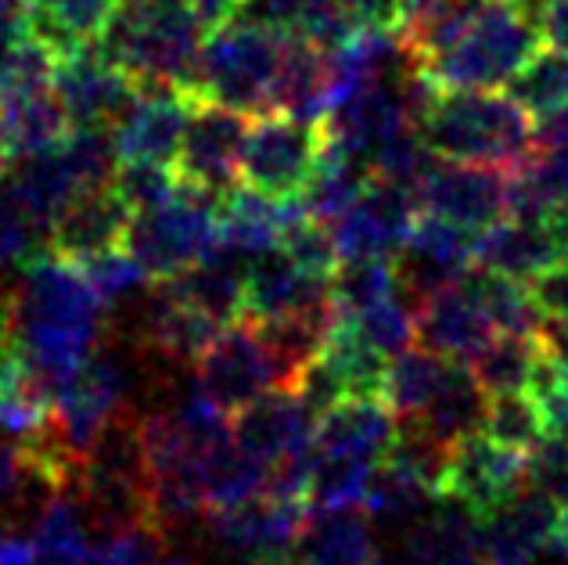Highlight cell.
<instances>
[{
	"mask_svg": "<svg viewBox=\"0 0 568 565\" xmlns=\"http://www.w3.org/2000/svg\"><path fill=\"white\" fill-rule=\"evenodd\" d=\"M544 43L540 22L511 0H489L478 19L450 48L422 62V72L436 91H500Z\"/></svg>",
	"mask_w": 568,
	"mask_h": 565,
	"instance_id": "cell-4",
	"label": "cell"
},
{
	"mask_svg": "<svg viewBox=\"0 0 568 565\" xmlns=\"http://www.w3.org/2000/svg\"><path fill=\"white\" fill-rule=\"evenodd\" d=\"M417 210L478 234L511 213V173L475 167V162L436 159V167L417 188Z\"/></svg>",
	"mask_w": 568,
	"mask_h": 565,
	"instance_id": "cell-12",
	"label": "cell"
},
{
	"mask_svg": "<svg viewBox=\"0 0 568 565\" xmlns=\"http://www.w3.org/2000/svg\"><path fill=\"white\" fill-rule=\"evenodd\" d=\"M194 101L199 98L191 91H176V87H141L138 98L130 101V109L109 130L119 162H162V167H173Z\"/></svg>",
	"mask_w": 568,
	"mask_h": 565,
	"instance_id": "cell-15",
	"label": "cell"
},
{
	"mask_svg": "<svg viewBox=\"0 0 568 565\" xmlns=\"http://www.w3.org/2000/svg\"><path fill=\"white\" fill-rule=\"evenodd\" d=\"M529 292L544 317L568 321V260H558L555 266H547L544 274H536L529 281Z\"/></svg>",
	"mask_w": 568,
	"mask_h": 565,
	"instance_id": "cell-52",
	"label": "cell"
},
{
	"mask_svg": "<svg viewBox=\"0 0 568 565\" xmlns=\"http://www.w3.org/2000/svg\"><path fill=\"white\" fill-rule=\"evenodd\" d=\"M310 512H313L310 504L260 494L242 504H231V508H205V523L209 533L220 544H227L231 552L271 555V552H284L298 537Z\"/></svg>",
	"mask_w": 568,
	"mask_h": 565,
	"instance_id": "cell-21",
	"label": "cell"
},
{
	"mask_svg": "<svg viewBox=\"0 0 568 565\" xmlns=\"http://www.w3.org/2000/svg\"><path fill=\"white\" fill-rule=\"evenodd\" d=\"M558 436H565V440H568V418H565V422L558 425Z\"/></svg>",
	"mask_w": 568,
	"mask_h": 565,
	"instance_id": "cell-58",
	"label": "cell"
},
{
	"mask_svg": "<svg viewBox=\"0 0 568 565\" xmlns=\"http://www.w3.org/2000/svg\"><path fill=\"white\" fill-rule=\"evenodd\" d=\"M568 210V144H536L511 170V213L547 220Z\"/></svg>",
	"mask_w": 568,
	"mask_h": 565,
	"instance_id": "cell-34",
	"label": "cell"
},
{
	"mask_svg": "<svg viewBox=\"0 0 568 565\" xmlns=\"http://www.w3.org/2000/svg\"><path fill=\"white\" fill-rule=\"evenodd\" d=\"M0 184L19 202V210L43 231V238H48V228L58 220V213H62L80 191H87L80 184L77 170H72L62 141L51 148H40V152L14 155L8 162V170L0 173Z\"/></svg>",
	"mask_w": 568,
	"mask_h": 565,
	"instance_id": "cell-23",
	"label": "cell"
},
{
	"mask_svg": "<svg viewBox=\"0 0 568 565\" xmlns=\"http://www.w3.org/2000/svg\"><path fill=\"white\" fill-rule=\"evenodd\" d=\"M248 119L252 115L216 105V101H205V98L194 101L187 130L173 159L176 181L213 191V195L227 191L237 181V173H242V148L248 133Z\"/></svg>",
	"mask_w": 568,
	"mask_h": 565,
	"instance_id": "cell-11",
	"label": "cell"
},
{
	"mask_svg": "<svg viewBox=\"0 0 568 565\" xmlns=\"http://www.w3.org/2000/svg\"><path fill=\"white\" fill-rule=\"evenodd\" d=\"M529 486V454L504 447L483 428L450 443L439 480V501H457L483 523L504 501Z\"/></svg>",
	"mask_w": 568,
	"mask_h": 565,
	"instance_id": "cell-8",
	"label": "cell"
},
{
	"mask_svg": "<svg viewBox=\"0 0 568 565\" xmlns=\"http://www.w3.org/2000/svg\"><path fill=\"white\" fill-rule=\"evenodd\" d=\"M417 130L439 159L507 173L521 167L536 148L532 115L507 91H436L417 115Z\"/></svg>",
	"mask_w": 568,
	"mask_h": 565,
	"instance_id": "cell-2",
	"label": "cell"
},
{
	"mask_svg": "<svg viewBox=\"0 0 568 565\" xmlns=\"http://www.w3.org/2000/svg\"><path fill=\"white\" fill-rule=\"evenodd\" d=\"M205 26L187 0H119L115 14L94 40L138 87L191 91ZM199 98V94H194Z\"/></svg>",
	"mask_w": 568,
	"mask_h": 565,
	"instance_id": "cell-3",
	"label": "cell"
},
{
	"mask_svg": "<svg viewBox=\"0 0 568 565\" xmlns=\"http://www.w3.org/2000/svg\"><path fill=\"white\" fill-rule=\"evenodd\" d=\"M112 188L130 205V213H141L166 202L181 188V181H176L173 167H162V162H119Z\"/></svg>",
	"mask_w": 568,
	"mask_h": 565,
	"instance_id": "cell-49",
	"label": "cell"
},
{
	"mask_svg": "<svg viewBox=\"0 0 568 565\" xmlns=\"http://www.w3.org/2000/svg\"><path fill=\"white\" fill-rule=\"evenodd\" d=\"M29 11H33V0H0V37L26 33Z\"/></svg>",
	"mask_w": 568,
	"mask_h": 565,
	"instance_id": "cell-56",
	"label": "cell"
},
{
	"mask_svg": "<svg viewBox=\"0 0 568 565\" xmlns=\"http://www.w3.org/2000/svg\"><path fill=\"white\" fill-rule=\"evenodd\" d=\"M0 342H4V314H0Z\"/></svg>",
	"mask_w": 568,
	"mask_h": 565,
	"instance_id": "cell-59",
	"label": "cell"
},
{
	"mask_svg": "<svg viewBox=\"0 0 568 565\" xmlns=\"http://www.w3.org/2000/svg\"><path fill=\"white\" fill-rule=\"evenodd\" d=\"M540 33L547 43L568 51V0H544L540 11Z\"/></svg>",
	"mask_w": 568,
	"mask_h": 565,
	"instance_id": "cell-53",
	"label": "cell"
},
{
	"mask_svg": "<svg viewBox=\"0 0 568 565\" xmlns=\"http://www.w3.org/2000/svg\"><path fill=\"white\" fill-rule=\"evenodd\" d=\"M417 216V199L407 188L371 176L364 195L346 213L332 220V238L338 263L349 260H396V252L407 242Z\"/></svg>",
	"mask_w": 568,
	"mask_h": 565,
	"instance_id": "cell-13",
	"label": "cell"
},
{
	"mask_svg": "<svg viewBox=\"0 0 568 565\" xmlns=\"http://www.w3.org/2000/svg\"><path fill=\"white\" fill-rule=\"evenodd\" d=\"M194 371H199V382L194 385H199L223 414L242 411L248 400L274 390V385H284L277 361L271 356V350H266V342L260 339L252 321L223 324L216 339L205 346V353L194 361Z\"/></svg>",
	"mask_w": 568,
	"mask_h": 565,
	"instance_id": "cell-9",
	"label": "cell"
},
{
	"mask_svg": "<svg viewBox=\"0 0 568 565\" xmlns=\"http://www.w3.org/2000/svg\"><path fill=\"white\" fill-rule=\"evenodd\" d=\"M388 295H399L393 260H349L332 271V303L338 314H361Z\"/></svg>",
	"mask_w": 568,
	"mask_h": 565,
	"instance_id": "cell-45",
	"label": "cell"
},
{
	"mask_svg": "<svg viewBox=\"0 0 568 565\" xmlns=\"http://www.w3.org/2000/svg\"><path fill=\"white\" fill-rule=\"evenodd\" d=\"M295 210H298V195L277 199L252 184H231L216 199L220 245L242 252V256H256V252L274 249Z\"/></svg>",
	"mask_w": 568,
	"mask_h": 565,
	"instance_id": "cell-26",
	"label": "cell"
},
{
	"mask_svg": "<svg viewBox=\"0 0 568 565\" xmlns=\"http://www.w3.org/2000/svg\"><path fill=\"white\" fill-rule=\"evenodd\" d=\"M558 260L561 256H558L555 234H550L547 220L507 213L497 224H489L486 231L475 234V266H483V271H493V274L532 281Z\"/></svg>",
	"mask_w": 568,
	"mask_h": 565,
	"instance_id": "cell-27",
	"label": "cell"
},
{
	"mask_svg": "<svg viewBox=\"0 0 568 565\" xmlns=\"http://www.w3.org/2000/svg\"><path fill=\"white\" fill-rule=\"evenodd\" d=\"M468 285L478 295V303H483L493 332H540L544 314H540V306L532 303V292L526 289V281L493 274V271H483V266L475 271L471 266Z\"/></svg>",
	"mask_w": 568,
	"mask_h": 565,
	"instance_id": "cell-43",
	"label": "cell"
},
{
	"mask_svg": "<svg viewBox=\"0 0 568 565\" xmlns=\"http://www.w3.org/2000/svg\"><path fill=\"white\" fill-rule=\"evenodd\" d=\"M335 101V62L332 51L321 43L288 37L274 77L271 112H288L310 123H324Z\"/></svg>",
	"mask_w": 568,
	"mask_h": 565,
	"instance_id": "cell-25",
	"label": "cell"
},
{
	"mask_svg": "<svg viewBox=\"0 0 568 565\" xmlns=\"http://www.w3.org/2000/svg\"><path fill=\"white\" fill-rule=\"evenodd\" d=\"M529 486L547 494L565 512L568 508V440L550 433L529 451Z\"/></svg>",
	"mask_w": 568,
	"mask_h": 565,
	"instance_id": "cell-51",
	"label": "cell"
},
{
	"mask_svg": "<svg viewBox=\"0 0 568 565\" xmlns=\"http://www.w3.org/2000/svg\"><path fill=\"white\" fill-rule=\"evenodd\" d=\"M507 94L532 115V123L568 112V51L555 48V43H547V48L540 43L529 54V62L507 80Z\"/></svg>",
	"mask_w": 568,
	"mask_h": 565,
	"instance_id": "cell-40",
	"label": "cell"
},
{
	"mask_svg": "<svg viewBox=\"0 0 568 565\" xmlns=\"http://www.w3.org/2000/svg\"><path fill=\"white\" fill-rule=\"evenodd\" d=\"M119 0H33L29 11V33H33L54 58L94 43L109 19L115 14Z\"/></svg>",
	"mask_w": 568,
	"mask_h": 565,
	"instance_id": "cell-33",
	"label": "cell"
},
{
	"mask_svg": "<svg viewBox=\"0 0 568 565\" xmlns=\"http://www.w3.org/2000/svg\"><path fill=\"white\" fill-rule=\"evenodd\" d=\"M11 162V144H8V133H4V123H0V173L8 170Z\"/></svg>",
	"mask_w": 568,
	"mask_h": 565,
	"instance_id": "cell-57",
	"label": "cell"
},
{
	"mask_svg": "<svg viewBox=\"0 0 568 565\" xmlns=\"http://www.w3.org/2000/svg\"><path fill=\"white\" fill-rule=\"evenodd\" d=\"M332 306V278L303 271L277 245L248 256L245 271V321H266L295 310Z\"/></svg>",
	"mask_w": 568,
	"mask_h": 565,
	"instance_id": "cell-20",
	"label": "cell"
},
{
	"mask_svg": "<svg viewBox=\"0 0 568 565\" xmlns=\"http://www.w3.org/2000/svg\"><path fill=\"white\" fill-rule=\"evenodd\" d=\"M349 317L356 324V332L385 356H396L407 346H414V306L399 303V295H388V300L361 310V314H349Z\"/></svg>",
	"mask_w": 568,
	"mask_h": 565,
	"instance_id": "cell-47",
	"label": "cell"
},
{
	"mask_svg": "<svg viewBox=\"0 0 568 565\" xmlns=\"http://www.w3.org/2000/svg\"><path fill=\"white\" fill-rule=\"evenodd\" d=\"M126 390H130L126 367L112 361L109 353H91L77 367V375L54 393V407H51L54 425L62 428L65 443L80 457L94 443L98 428L109 422V414L115 407H123Z\"/></svg>",
	"mask_w": 568,
	"mask_h": 565,
	"instance_id": "cell-16",
	"label": "cell"
},
{
	"mask_svg": "<svg viewBox=\"0 0 568 565\" xmlns=\"http://www.w3.org/2000/svg\"><path fill=\"white\" fill-rule=\"evenodd\" d=\"M371 472H375V461L317 451V468H313V486H310V508L335 512V508H356V504H364Z\"/></svg>",
	"mask_w": 568,
	"mask_h": 565,
	"instance_id": "cell-44",
	"label": "cell"
},
{
	"mask_svg": "<svg viewBox=\"0 0 568 565\" xmlns=\"http://www.w3.org/2000/svg\"><path fill=\"white\" fill-rule=\"evenodd\" d=\"M263 461L245 454L234 440L202 457V483H205V508H231L248 497H260L266 490Z\"/></svg>",
	"mask_w": 568,
	"mask_h": 565,
	"instance_id": "cell-41",
	"label": "cell"
},
{
	"mask_svg": "<svg viewBox=\"0 0 568 565\" xmlns=\"http://www.w3.org/2000/svg\"><path fill=\"white\" fill-rule=\"evenodd\" d=\"M486 404H489V396L483 385H478V379L471 375V367L450 361L436 396H432L428 407L422 414H414V418L422 422L432 436H439L443 443H454V440L483 428Z\"/></svg>",
	"mask_w": 568,
	"mask_h": 565,
	"instance_id": "cell-35",
	"label": "cell"
},
{
	"mask_svg": "<svg viewBox=\"0 0 568 565\" xmlns=\"http://www.w3.org/2000/svg\"><path fill=\"white\" fill-rule=\"evenodd\" d=\"M0 123H4V133H8L11 159L51 148L69 133V119L62 105H58L51 87H37V91L0 101Z\"/></svg>",
	"mask_w": 568,
	"mask_h": 565,
	"instance_id": "cell-38",
	"label": "cell"
},
{
	"mask_svg": "<svg viewBox=\"0 0 568 565\" xmlns=\"http://www.w3.org/2000/svg\"><path fill=\"white\" fill-rule=\"evenodd\" d=\"M446 367H450V361L425 346H417V350L407 346L403 353L388 356L382 396H385V404L393 407L396 418H414V414H422L428 407V400L436 396Z\"/></svg>",
	"mask_w": 568,
	"mask_h": 565,
	"instance_id": "cell-39",
	"label": "cell"
},
{
	"mask_svg": "<svg viewBox=\"0 0 568 565\" xmlns=\"http://www.w3.org/2000/svg\"><path fill=\"white\" fill-rule=\"evenodd\" d=\"M486 4L489 0H407L399 37L407 43V51L414 54V62L422 65L432 54L450 48V43L478 19V11Z\"/></svg>",
	"mask_w": 568,
	"mask_h": 565,
	"instance_id": "cell-37",
	"label": "cell"
},
{
	"mask_svg": "<svg viewBox=\"0 0 568 565\" xmlns=\"http://www.w3.org/2000/svg\"><path fill=\"white\" fill-rule=\"evenodd\" d=\"M378 544L371 533V515L356 508L310 512L306 526L288 544V565H371Z\"/></svg>",
	"mask_w": 568,
	"mask_h": 565,
	"instance_id": "cell-28",
	"label": "cell"
},
{
	"mask_svg": "<svg viewBox=\"0 0 568 565\" xmlns=\"http://www.w3.org/2000/svg\"><path fill=\"white\" fill-rule=\"evenodd\" d=\"M497 335L483 303L468 285V274L414 306V342L446 361L471 364V356Z\"/></svg>",
	"mask_w": 568,
	"mask_h": 565,
	"instance_id": "cell-18",
	"label": "cell"
},
{
	"mask_svg": "<svg viewBox=\"0 0 568 565\" xmlns=\"http://www.w3.org/2000/svg\"><path fill=\"white\" fill-rule=\"evenodd\" d=\"M0 565H37L33 537H22L14 529H0Z\"/></svg>",
	"mask_w": 568,
	"mask_h": 565,
	"instance_id": "cell-55",
	"label": "cell"
},
{
	"mask_svg": "<svg viewBox=\"0 0 568 565\" xmlns=\"http://www.w3.org/2000/svg\"><path fill=\"white\" fill-rule=\"evenodd\" d=\"M245 271H248V256L220 245L199 263H191L187 271H181L170 281H159V285H166L173 295H181L184 303L202 310L216 324H231L242 321L245 314Z\"/></svg>",
	"mask_w": 568,
	"mask_h": 565,
	"instance_id": "cell-29",
	"label": "cell"
},
{
	"mask_svg": "<svg viewBox=\"0 0 568 565\" xmlns=\"http://www.w3.org/2000/svg\"><path fill=\"white\" fill-rule=\"evenodd\" d=\"M220 329L223 324H216L213 317H205L202 310L184 303L181 295H173L166 285H162V295L152 300V306L144 310V324H141L148 346L176 364L199 361Z\"/></svg>",
	"mask_w": 568,
	"mask_h": 565,
	"instance_id": "cell-32",
	"label": "cell"
},
{
	"mask_svg": "<svg viewBox=\"0 0 568 565\" xmlns=\"http://www.w3.org/2000/svg\"><path fill=\"white\" fill-rule=\"evenodd\" d=\"M483 433L504 443V447L529 454L536 443H544L550 436V428H547L540 404H536L529 393H500V396H489Z\"/></svg>",
	"mask_w": 568,
	"mask_h": 565,
	"instance_id": "cell-46",
	"label": "cell"
},
{
	"mask_svg": "<svg viewBox=\"0 0 568 565\" xmlns=\"http://www.w3.org/2000/svg\"><path fill=\"white\" fill-rule=\"evenodd\" d=\"M367 184H371V162L364 155L349 152V148L324 138V148H321L317 162H313L310 181L303 191H298V202H303V210L310 216L332 224V220H338L356 199L364 195Z\"/></svg>",
	"mask_w": 568,
	"mask_h": 565,
	"instance_id": "cell-31",
	"label": "cell"
},
{
	"mask_svg": "<svg viewBox=\"0 0 568 565\" xmlns=\"http://www.w3.org/2000/svg\"><path fill=\"white\" fill-rule=\"evenodd\" d=\"M432 501L439 497L417 475L393 465V461H378L364 494V512L393 526H407V523L414 526L417 518L432 512Z\"/></svg>",
	"mask_w": 568,
	"mask_h": 565,
	"instance_id": "cell-42",
	"label": "cell"
},
{
	"mask_svg": "<svg viewBox=\"0 0 568 565\" xmlns=\"http://www.w3.org/2000/svg\"><path fill=\"white\" fill-rule=\"evenodd\" d=\"M324 148V127L288 112H263L248 119L242 148V181L266 195L292 199L306 188L313 162Z\"/></svg>",
	"mask_w": 568,
	"mask_h": 565,
	"instance_id": "cell-7",
	"label": "cell"
},
{
	"mask_svg": "<svg viewBox=\"0 0 568 565\" xmlns=\"http://www.w3.org/2000/svg\"><path fill=\"white\" fill-rule=\"evenodd\" d=\"M37 252H43V231L19 210V202L0 184V271L26 266Z\"/></svg>",
	"mask_w": 568,
	"mask_h": 565,
	"instance_id": "cell-50",
	"label": "cell"
},
{
	"mask_svg": "<svg viewBox=\"0 0 568 565\" xmlns=\"http://www.w3.org/2000/svg\"><path fill=\"white\" fill-rule=\"evenodd\" d=\"M187 8L194 11V19H199L209 33V29L231 22L234 14L242 11V0H187Z\"/></svg>",
	"mask_w": 568,
	"mask_h": 565,
	"instance_id": "cell-54",
	"label": "cell"
},
{
	"mask_svg": "<svg viewBox=\"0 0 568 565\" xmlns=\"http://www.w3.org/2000/svg\"><path fill=\"white\" fill-rule=\"evenodd\" d=\"M51 91L62 105L69 127H94L112 130V123L130 109L141 87L130 80L98 43H83V48L54 58Z\"/></svg>",
	"mask_w": 568,
	"mask_h": 565,
	"instance_id": "cell-10",
	"label": "cell"
},
{
	"mask_svg": "<svg viewBox=\"0 0 568 565\" xmlns=\"http://www.w3.org/2000/svg\"><path fill=\"white\" fill-rule=\"evenodd\" d=\"M396 281L399 292H407L414 306L425 295L439 292L465 278L475 266V231L450 224L443 216L417 213L407 242L396 252Z\"/></svg>",
	"mask_w": 568,
	"mask_h": 565,
	"instance_id": "cell-14",
	"label": "cell"
},
{
	"mask_svg": "<svg viewBox=\"0 0 568 565\" xmlns=\"http://www.w3.org/2000/svg\"><path fill=\"white\" fill-rule=\"evenodd\" d=\"M104 310L109 306L77 263L43 249L22 266V281L0 306V314L14 353L40 379L51 400L94 353Z\"/></svg>",
	"mask_w": 568,
	"mask_h": 565,
	"instance_id": "cell-1",
	"label": "cell"
},
{
	"mask_svg": "<svg viewBox=\"0 0 568 565\" xmlns=\"http://www.w3.org/2000/svg\"><path fill=\"white\" fill-rule=\"evenodd\" d=\"M403 547L414 565H478L483 558L478 518L465 504L446 501L443 508L417 518L410 537H403Z\"/></svg>",
	"mask_w": 568,
	"mask_h": 565,
	"instance_id": "cell-30",
	"label": "cell"
},
{
	"mask_svg": "<svg viewBox=\"0 0 568 565\" xmlns=\"http://www.w3.org/2000/svg\"><path fill=\"white\" fill-rule=\"evenodd\" d=\"M216 199L213 191L181 184L166 202L130 216L123 245L148 281H170L220 249Z\"/></svg>",
	"mask_w": 568,
	"mask_h": 565,
	"instance_id": "cell-6",
	"label": "cell"
},
{
	"mask_svg": "<svg viewBox=\"0 0 568 565\" xmlns=\"http://www.w3.org/2000/svg\"><path fill=\"white\" fill-rule=\"evenodd\" d=\"M284 43H288V33L234 14L231 22L205 33L191 94L245 115L271 112V91Z\"/></svg>",
	"mask_w": 568,
	"mask_h": 565,
	"instance_id": "cell-5",
	"label": "cell"
},
{
	"mask_svg": "<svg viewBox=\"0 0 568 565\" xmlns=\"http://www.w3.org/2000/svg\"><path fill=\"white\" fill-rule=\"evenodd\" d=\"M130 216H133L130 205L119 199L112 181L101 188H87L48 228V252H54V256H62L69 263L98 256L104 249L123 245Z\"/></svg>",
	"mask_w": 568,
	"mask_h": 565,
	"instance_id": "cell-22",
	"label": "cell"
},
{
	"mask_svg": "<svg viewBox=\"0 0 568 565\" xmlns=\"http://www.w3.org/2000/svg\"><path fill=\"white\" fill-rule=\"evenodd\" d=\"M544 356L540 332H497L483 350L471 356V375L486 390V396L526 393L532 371Z\"/></svg>",
	"mask_w": 568,
	"mask_h": 565,
	"instance_id": "cell-36",
	"label": "cell"
},
{
	"mask_svg": "<svg viewBox=\"0 0 568 565\" xmlns=\"http://www.w3.org/2000/svg\"><path fill=\"white\" fill-rule=\"evenodd\" d=\"M313 414L303 396L292 385H274V390L248 400L242 411L231 414V436L245 454L263 461L266 468L281 461L284 454H295L313 443Z\"/></svg>",
	"mask_w": 568,
	"mask_h": 565,
	"instance_id": "cell-17",
	"label": "cell"
},
{
	"mask_svg": "<svg viewBox=\"0 0 568 565\" xmlns=\"http://www.w3.org/2000/svg\"><path fill=\"white\" fill-rule=\"evenodd\" d=\"M83 278L91 281V289L109 303H119V300H130L133 292H141L148 285V274L141 271V263L130 256L126 245H115V249H104L98 256H87L77 263Z\"/></svg>",
	"mask_w": 568,
	"mask_h": 565,
	"instance_id": "cell-48",
	"label": "cell"
},
{
	"mask_svg": "<svg viewBox=\"0 0 568 565\" xmlns=\"http://www.w3.org/2000/svg\"><path fill=\"white\" fill-rule=\"evenodd\" d=\"M396 433V414L385 404V396H342L338 404L317 414L313 425V447L321 454H349L364 461L385 457Z\"/></svg>",
	"mask_w": 568,
	"mask_h": 565,
	"instance_id": "cell-24",
	"label": "cell"
},
{
	"mask_svg": "<svg viewBox=\"0 0 568 565\" xmlns=\"http://www.w3.org/2000/svg\"><path fill=\"white\" fill-rule=\"evenodd\" d=\"M561 508L540 490H518L497 512L478 523L483 558L489 562H536L558 541Z\"/></svg>",
	"mask_w": 568,
	"mask_h": 565,
	"instance_id": "cell-19",
	"label": "cell"
}]
</instances>
